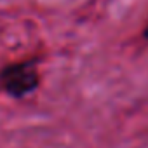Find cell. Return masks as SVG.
Wrapping results in <instances>:
<instances>
[{
    "mask_svg": "<svg viewBox=\"0 0 148 148\" xmlns=\"http://www.w3.org/2000/svg\"><path fill=\"white\" fill-rule=\"evenodd\" d=\"M0 86L14 98L30 94L38 87V73L32 61L11 64L0 73Z\"/></svg>",
    "mask_w": 148,
    "mask_h": 148,
    "instance_id": "6da1fadb",
    "label": "cell"
}]
</instances>
